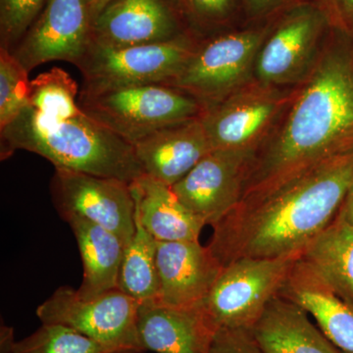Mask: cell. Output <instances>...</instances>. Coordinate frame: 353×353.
Segmentation results:
<instances>
[{"label": "cell", "instance_id": "11", "mask_svg": "<svg viewBox=\"0 0 353 353\" xmlns=\"http://www.w3.org/2000/svg\"><path fill=\"white\" fill-rule=\"evenodd\" d=\"M94 21L90 0H48L11 53L29 73L54 60L77 66L92 44Z\"/></svg>", "mask_w": 353, "mask_h": 353}, {"label": "cell", "instance_id": "29", "mask_svg": "<svg viewBox=\"0 0 353 353\" xmlns=\"http://www.w3.org/2000/svg\"><path fill=\"white\" fill-rule=\"evenodd\" d=\"M208 353H264L252 329H223L216 332Z\"/></svg>", "mask_w": 353, "mask_h": 353}, {"label": "cell", "instance_id": "10", "mask_svg": "<svg viewBox=\"0 0 353 353\" xmlns=\"http://www.w3.org/2000/svg\"><path fill=\"white\" fill-rule=\"evenodd\" d=\"M330 28L322 9L311 0L285 9L274 20L257 55V82L275 88L301 78Z\"/></svg>", "mask_w": 353, "mask_h": 353}, {"label": "cell", "instance_id": "5", "mask_svg": "<svg viewBox=\"0 0 353 353\" xmlns=\"http://www.w3.org/2000/svg\"><path fill=\"white\" fill-rule=\"evenodd\" d=\"M301 254L278 259H241L223 269L201 307L210 328L252 329L278 296Z\"/></svg>", "mask_w": 353, "mask_h": 353}, {"label": "cell", "instance_id": "28", "mask_svg": "<svg viewBox=\"0 0 353 353\" xmlns=\"http://www.w3.org/2000/svg\"><path fill=\"white\" fill-rule=\"evenodd\" d=\"M48 0H0V48L12 52Z\"/></svg>", "mask_w": 353, "mask_h": 353}, {"label": "cell", "instance_id": "19", "mask_svg": "<svg viewBox=\"0 0 353 353\" xmlns=\"http://www.w3.org/2000/svg\"><path fill=\"white\" fill-rule=\"evenodd\" d=\"M308 315L278 294L253 325V336L264 353H341Z\"/></svg>", "mask_w": 353, "mask_h": 353}, {"label": "cell", "instance_id": "14", "mask_svg": "<svg viewBox=\"0 0 353 353\" xmlns=\"http://www.w3.org/2000/svg\"><path fill=\"white\" fill-rule=\"evenodd\" d=\"M192 34L175 0H113L92 26V43L109 48L164 43Z\"/></svg>", "mask_w": 353, "mask_h": 353}, {"label": "cell", "instance_id": "12", "mask_svg": "<svg viewBox=\"0 0 353 353\" xmlns=\"http://www.w3.org/2000/svg\"><path fill=\"white\" fill-rule=\"evenodd\" d=\"M285 102L275 88L257 82L208 106L201 120L211 148L256 152Z\"/></svg>", "mask_w": 353, "mask_h": 353}, {"label": "cell", "instance_id": "4", "mask_svg": "<svg viewBox=\"0 0 353 353\" xmlns=\"http://www.w3.org/2000/svg\"><path fill=\"white\" fill-rule=\"evenodd\" d=\"M83 113L134 145L163 128L201 117L205 105L181 88L164 83L81 90Z\"/></svg>", "mask_w": 353, "mask_h": 353}, {"label": "cell", "instance_id": "34", "mask_svg": "<svg viewBox=\"0 0 353 353\" xmlns=\"http://www.w3.org/2000/svg\"><path fill=\"white\" fill-rule=\"evenodd\" d=\"M341 353H345V352H341Z\"/></svg>", "mask_w": 353, "mask_h": 353}, {"label": "cell", "instance_id": "1", "mask_svg": "<svg viewBox=\"0 0 353 353\" xmlns=\"http://www.w3.org/2000/svg\"><path fill=\"white\" fill-rule=\"evenodd\" d=\"M353 182V150L243 199L213 226L208 248L223 267L241 259L301 254L328 227Z\"/></svg>", "mask_w": 353, "mask_h": 353}, {"label": "cell", "instance_id": "16", "mask_svg": "<svg viewBox=\"0 0 353 353\" xmlns=\"http://www.w3.org/2000/svg\"><path fill=\"white\" fill-rule=\"evenodd\" d=\"M132 146L143 174L169 187L213 150L201 117L163 128Z\"/></svg>", "mask_w": 353, "mask_h": 353}, {"label": "cell", "instance_id": "26", "mask_svg": "<svg viewBox=\"0 0 353 353\" xmlns=\"http://www.w3.org/2000/svg\"><path fill=\"white\" fill-rule=\"evenodd\" d=\"M29 72L10 51L0 48V130L29 105Z\"/></svg>", "mask_w": 353, "mask_h": 353}, {"label": "cell", "instance_id": "13", "mask_svg": "<svg viewBox=\"0 0 353 353\" xmlns=\"http://www.w3.org/2000/svg\"><path fill=\"white\" fill-rule=\"evenodd\" d=\"M255 152L211 150L172 190L192 214L213 227L243 199Z\"/></svg>", "mask_w": 353, "mask_h": 353}, {"label": "cell", "instance_id": "17", "mask_svg": "<svg viewBox=\"0 0 353 353\" xmlns=\"http://www.w3.org/2000/svg\"><path fill=\"white\" fill-rule=\"evenodd\" d=\"M138 332L145 350L157 353H208L214 331L201 307H174L159 299L139 304Z\"/></svg>", "mask_w": 353, "mask_h": 353}, {"label": "cell", "instance_id": "15", "mask_svg": "<svg viewBox=\"0 0 353 353\" xmlns=\"http://www.w3.org/2000/svg\"><path fill=\"white\" fill-rule=\"evenodd\" d=\"M159 301L174 307L201 305L224 267L199 241H157Z\"/></svg>", "mask_w": 353, "mask_h": 353}, {"label": "cell", "instance_id": "23", "mask_svg": "<svg viewBox=\"0 0 353 353\" xmlns=\"http://www.w3.org/2000/svg\"><path fill=\"white\" fill-rule=\"evenodd\" d=\"M118 289L139 303L159 299L157 241L141 224L136 211V233L125 245Z\"/></svg>", "mask_w": 353, "mask_h": 353}, {"label": "cell", "instance_id": "8", "mask_svg": "<svg viewBox=\"0 0 353 353\" xmlns=\"http://www.w3.org/2000/svg\"><path fill=\"white\" fill-rule=\"evenodd\" d=\"M139 301L119 289L94 299H83L77 290L61 287L37 309L44 324L75 330L113 353H143L138 332Z\"/></svg>", "mask_w": 353, "mask_h": 353}, {"label": "cell", "instance_id": "20", "mask_svg": "<svg viewBox=\"0 0 353 353\" xmlns=\"http://www.w3.org/2000/svg\"><path fill=\"white\" fill-rule=\"evenodd\" d=\"M141 224L157 241H199L205 225L185 208L172 187L152 176L131 183Z\"/></svg>", "mask_w": 353, "mask_h": 353}, {"label": "cell", "instance_id": "2", "mask_svg": "<svg viewBox=\"0 0 353 353\" xmlns=\"http://www.w3.org/2000/svg\"><path fill=\"white\" fill-rule=\"evenodd\" d=\"M350 39L343 34L341 41L324 51L280 131L256 150L241 201L273 189L327 158L353 150Z\"/></svg>", "mask_w": 353, "mask_h": 353}, {"label": "cell", "instance_id": "30", "mask_svg": "<svg viewBox=\"0 0 353 353\" xmlns=\"http://www.w3.org/2000/svg\"><path fill=\"white\" fill-rule=\"evenodd\" d=\"M328 19L330 27L353 39V0H311Z\"/></svg>", "mask_w": 353, "mask_h": 353}, {"label": "cell", "instance_id": "35", "mask_svg": "<svg viewBox=\"0 0 353 353\" xmlns=\"http://www.w3.org/2000/svg\"><path fill=\"white\" fill-rule=\"evenodd\" d=\"M352 54H353V51H352Z\"/></svg>", "mask_w": 353, "mask_h": 353}, {"label": "cell", "instance_id": "33", "mask_svg": "<svg viewBox=\"0 0 353 353\" xmlns=\"http://www.w3.org/2000/svg\"><path fill=\"white\" fill-rule=\"evenodd\" d=\"M90 6H92V15H94V19L95 20V18L99 15V13L113 0H90Z\"/></svg>", "mask_w": 353, "mask_h": 353}, {"label": "cell", "instance_id": "3", "mask_svg": "<svg viewBox=\"0 0 353 353\" xmlns=\"http://www.w3.org/2000/svg\"><path fill=\"white\" fill-rule=\"evenodd\" d=\"M16 150L41 155L55 168L128 183L143 175L132 143L83 112L67 120H51L27 106L0 130L1 159Z\"/></svg>", "mask_w": 353, "mask_h": 353}, {"label": "cell", "instance_id": "21", "mask_svg": "<svg viewBox=\"0 0 353 353\" xmlns=\"http://www.w3.org/2000/svg\"><path fill=\"white\" fill-rule=\"evenodd\" d=\"M75 234L83 266L82 284L77 290L83 299H94L117 290L125 245L119 236L78 216L64 219Z\"/></svg>", "mask_w": 353, "mask_h": 353}, {"label": "cell", "instance_id": "18", "mask_svg": "<svg viewBox=\"0 0 353 353\" xmlns=\"http://www.w3.org/2000/svg\"><path fill=\"white\" fill-rule=\"evenodd\" d=\"M279 296L313 316L323 334L341 352L353 353V309L301 259L292 266Z\"/></svg>", "mask_w": 353, "mask_h": 353}, {"label": "cell", "instance_id": "27", "mask_svg": "<svg viewBox=\"0 0 353 353\" xmlns=\"http://www.w3.org/2000/svg\"><path fill=\"white\" fill-rule=\"evenodd\" d=\"M189 29L210 31L226 27L236 18L241 0H175Z\"/></svg>", "mask_w": 353, "mask_h": 353}, {"label": "cell", "instance_id": "24", "mask_svg": "<svg viewBox=\"0 0 353 353\" xmlns=\"http://www.w3.org/2000/svg\"><path fill=\"white\" fill-rule=\"evenodd\" d=\"M76 81L63 69L53 67L30 83L29 105L51 120H67L83 114Z\"/></svg>", "mask_w": 353, "mask_h": 353}, {"label": "cell", "instance_id": "6", "mask_svg": "<svg viewBox=\"0 0 353 353\" xmlns=\"http://www.w3.org/2000/svg\"><path fill=\"white\" fill-rule=\"evenodd\" d=\"M273 22L199 41L180 75L169 85L196 97L205 108L226 99L245 87Z\"/></svg>", "mask_w": 353, "mask_h": 353}, {"label": "cell", "instance_id": "25", "mask_svg": "<svg viewBox=\"0 0 353 353\" xmlns=\"http://www.w3.org/2000/svg\"><path fill=\"white\" fill-rule=\"evenodd\" d=\"M12 353H113L75 330L44 324L31 336L14 343Z\"/></svg>", "mask_w": 353, "mask_h": 353}, {"label": "cell", "instance_id": "9", "mask_svg": "<svg viewBox=\"0 0 353 353\" xmlns=\"http://www.w3.org/2000/svg\"><path fill=\"white\" fill-rule=\"evenodd\" d=\"M51 196L63 219L78 216L119 236L125 245L136 233L131 183L120 179L55 168Z\"/></svg>", "mask_w": 353, "mask_h": 353}, {"label": "cell", "instance_id": "31", "mask_svg": "<svg viewBox=\"0 0 353 353\" xmlns=\"http://www.w3.org/2000/svg\"><path fill=\"white\" fill-rule=\"evenodd\" d=\"M303 0H241L246 17L252 20L277 17L285 9Z\"/></svg>", "mask_w": 353, "mask_h": 353}, {"label": "cell", "instance_id": "32", "mask_svg": "<svg viewBox=\"0 0 353 353\" xmlns=\"http://www.w3.org/2000/svg\"><path fill=\"white\" fill-rule=\"evenodd\" d=\"M339 215L353 226V182L341 204Z\"/></svg>", "mask_w": 353, "mask_h": 353}, {"label": "cell", "instance_id": "7", "mask_svg": "<svg viewBox=\"0 0 353 353\" xmlns=\"http://www.w3.org/2000/svg\"><path fill=\"white\" fill-rule=\"evenodd\" d=\"M199 41L188 34L164 43L109 48L90 44L77 64L82 90H103L132 85H169L196 50Z\"/></svg>", "mask_w": 353, "mask_h": 353}, {"label": "cell", "instance_id": "22", "mask_svg": "<svg viewBox=\"0 0 353 353\" xmlns=\"http://www.w3.org/2000/svg\"><path fill=\"white\" fill-rule=\"evenodd\" d=\"M301 261L353 309V226L336 215L304 246Z\"/></svg>", "mask_w": 353, "mask_h": 353}]
</instances>
